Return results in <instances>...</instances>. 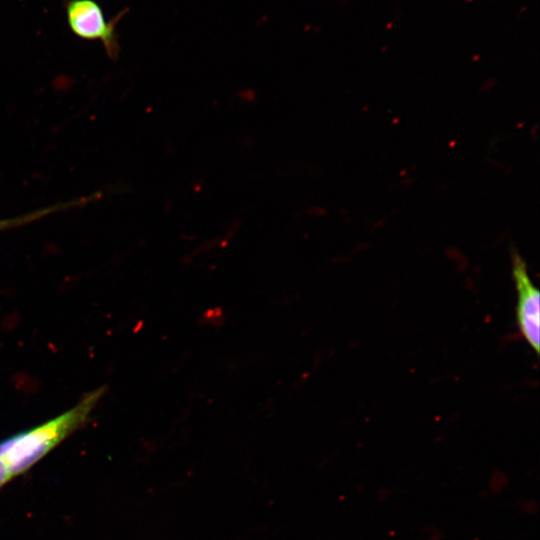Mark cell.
Listing matches in <instances>:
<instances>
[{
	"label": "cell",
	"mask_w": 540,
	"mask_h": 540,
	"mask_svg": "<svg viewBox=\"0 0 540 540\" xmlns=\"http://www.w3.org/2000/svg\"><path fill=\"white\" fill-rule=\"evenodd\" d=\"M104 391V388L95 389L63 414L0 442V460L6 465L11 477L29 469L81 427L88 420Z\"/></svg>",
	"instance_id": "cell-1"
},
{
	"label": "cell",
	"mask_w": 540,
	"mask_h": 540,
	"mask_svg": "<svg viewBox=\"0 0 540 540\" xmlns=\"http://www.w3.org/2000/svg\"><path fill=\"white\" fill-rule=\"evenodd\" d=\"M67 23L74 35L89 41H101L107 56L116 60L120 46L116 27L125 11L110 20L95 0H67L65 3Z\"/></svg>",
	"instance_id": "cell-2"
},
{
	"label": "cell",
	"mask_w": 540,
	"mask_h": 540,
	"mask_svg": "<svg viewBox=\"0 0 540 540\" xmlns=\"http://www.w3.org/2000/svg\"><path fill=\"white\" fill-rule=\"evenodd\" d=\"M512 276L517 290L516 318L520 332L536 354L540 347V292L531 282L523 258L512 252Z\"/></svg>",
	"instance_id": "cell-3"
},
{
	"label": "cell",
	"mask_w": 540,
	"mask_h": 540,
	"mask_svg": "<svg viewBox=\"0 0 540 540\" xmlns=\"http://www.w3.org/2000/svg\"><path fill=\"white\" fill-rule=\"evenodd\" d=\"M88 203L89 199L86 196H83L77 199H72L70 201L43 207L23 215L15 216L12 218L0 219V232L32 223L56 212L81 207Z\"/></svg>",
	"instance_id": "cell-4"
},
{
	"label": "cell",
	"mask_w": 540,
	"mask_h": 540,
	"mask_svg": "<svg viewBox=\"0 0 540 540\" xmlns=\"http://www.w3.org/2000/svg\"><path fill=\"white\" fill-rule=\"evenodd\" d=\"M6 465L0 460V487L11 479Z\"/></svg>",
	"instance_id": "cell-5"
}]
</instances>
